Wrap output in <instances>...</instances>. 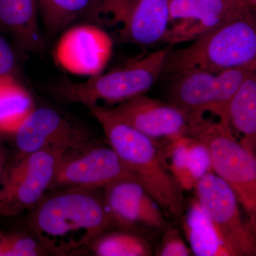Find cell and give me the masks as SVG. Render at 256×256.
Masks as SVG:
<instances>
[{
    "mask_svg": "<svg viewBox=\"0 0 256 256\" xmlns=\"http://www.w3.org/2000/svg\"><path fill=\"white\" fill-rule=\"evenodd\" d=\"M62 33L54 50V58L60 68L89 78L102 73L114 50L107 32L90 22L72 25Z\"/></svg>",
    "mask_w": 256,
    "mask_h": 256,
    "instance_id": "10",
    "label": "cell"
},
{
    "mask_svg": "<svg viewBox=\"0 0 256 256\" xmlns=\"http://www.w3.org/2000/svg\"><path fill=\"white\" fill-rule=\"evenodd\" d=\"M37 0H0V32L24 52L40 53L46 48Z\"/></svg>",
    "mask_w": 256,
    "mask_h": 256,
    "instance_id": "16",
    "label": "cell"
},
{
    "mask_svg": "<svg viewBox=\"0 0 256 256\" xmlns=\"http://www.w3.org/2000/svg\"><path fill=\"white\" fill-rule=\"evenodd\" d=\"M35 108L31 92L15 75L0 76V137L12 136Z\"/></svg>",
    "mask_w": 256,
    "mask_h": 256,
    "instance_id": "19",
    "label": "cell"
},
{
    "mask_svg": "<svg viewBox=\"0 0 256 256\" xmlns=\"http://www.w3.org/2000/svg\"><path fill=\"white\" fill-rule=\"evenodd\" d=\"M108 108L120 120L154 140L170 142L191 136V116L171 102L144 94Z\"/></svg>",
    "mask_w": 256,
    "mask_h": 256,
    "instance_id": "12",
    "label": "cell"
},
{
    "mask_svg": "<svg viewBox=\"0 0 256 256\" xmlns=\"http://www.w3.org/2000/svg\"><path fill=\"white\" fill-rule=\"evenodd\" d=\"M248 2L249 4L250 5L252 9L256 11V0H248Z\"/></svg>",
    "mask_w": 256,
    "mask_h": 256,
    "instance_id": "27",
    "label": "cell"
},
{
    "mask_svg": "<svg viewBox=\"0 0 256 256\" xmlns=\"http://www.w3.org/2000/svg\"><path fill=\"white\" fill-rule=\"evenodd\" d=\"M12 137L18 156L50 146L74 144L89 138L88 133L78 124L50 107L35 108Z\"/></svg>",
    "mask_w": 256,
    "mask_h": 256,
    "instance_id": "15",
    "label": "cell"
},
{
    "mask_svg": "<svg viewBox=\"0 0 256 256\" xmlns=\"http://www.w3.org/2000/svg\"><path fill=\"white\" fill-rule=\"evenodd\" d=\"M104 130L108 142L132 170L160 208L176 220L183 215L181 188L166 168L158 141L124 124L106 107L88 108Z\"/></svg>",
    "mask_w": 256,
    "mask_h": 256,
    "instance_id": "2",
    "label": "cell"
},
{
    "mask_svg": "<svg viewBox=\"0 0 256 256\" xmlns=\"http://www.w3.org/2000/svg\"><path fill=\"white\" fill-rule=\"evenodd\" d=\"M0 245L1 256H36L52 254L36 236H28L20 234L0 235Z\"/></svg>",
    "mask_w": 256,
    "mask_h": 256,
    "instance_id": "23",
    "label": "cell"
},
{
    "mask_svg": "<svg viewBox=\"0 0 256 256\" xmlns=\"http://www.w3.org/2000/svg\"><path fill=\"white\" fill-rule=\"evenodd\" d=\"M254 74L244 82L230 102L228 122L230 128L233 127L242 136L239 141L256 154V85Z\"/></svg>",
    "mask_w": 256,
    "mask_h": 256,
    "instance_id": "20",
    "label": "cell"
},
{
    "mask_svg": "<svg viewBox=\"0 0 256 256\" xmlns=\"http://www.w3.org/2000/svg\"><path fill=\"white\" fill-rule=\"evenodd\" d=\"M74 144H60L18 156L2 180L0 216H16L36 206L50 191L62 154Z\"/></svg>",
    "mask_w": 256,
    "mask_h": 256,
    "instance_id": "7",
    "label": "cell"
},
{
    "mask_svg": "<svg viewBox=\"0 0 256 256\" xmlns=\"http://www.w3.org/2000/svg\"><path fill=\"white\" fill-rule=\"evenodd\" d=\"M183 229L193 255L234 256L196 198L184 216Z\"/></svg>",
    "mask_w": 256,
    "mask_h": 256,
    "instance_id": "18",
    "label": "cell"
},
{
    "mask_svg": "<svg viewBox=\"0 0 256 256\" xmlns=\"http://www.w3.org/2000/svg\"><path fill=\"white\" fill-rule=\"evenodd\" d=\"M94 0H37L38 12L46 33L55 36L85 16Z\"/></svg>",
    "mask_w": 256,
    "mask_h": 256,
    "instance_id": "21",
    "label": "cell"
},
{
    "mask_svg": "<svg viewBox=\"0 0 256 256\" xmlns=\"http://www.w3.org/2000/svg\"><path fill=\"white\" fill-rule=\"evenodd\" d=\"M248 0H170V26L164 42H193L250 8Z\"/></svg>",
    "mask_w": 256,
    "mask_h": 256,
    "instance_id": "11",
    "label": "cell"
},
{
    "mask_svg": "<svg viewBox=\"0 0 256 256\" xmlns=\"http://www.w3.org/2000/svg\"><path fill=\"white\" fill-rule=\"evenodd\" d=\"M3 168H4V154L0 149V183L3 178Z\"/></svg>",
    "mask_w": 256,
    "mask_h": 256,
    "instance_id": "26",
    "label": "cell"
},
{
    "mask_svg": "<svg viewBox=\"0 0 256 256\" xmlns=\"http://www.w3.org/2000/svg\"><path fill=\"white\" fill-rule=\"evenodd\" d=\"M196 200L212 220L234 256H256V233L242 218L239 202L228 184L214 172L194 188Z\"/></svg>",
    "mask_w": 256,
    "mask_h": 256,
    "instance_id": "9",
    "label": "cell"
},
{
    "mask_svg": "<svg viewBox=\"0 0 256 256\" xmlns=\"http://www.w3.org/2000/svg\"><path fill=\"white\" fill-rule=\"evenodd\" d=\"M98 256H150V245L139 236L129 232L102 234L88 244Z\"/></svg>",
    "mask_w": 256,
    "mask_h": 256,
    "instance_id": "22",
    "label": "cell"
},
{
    "mask_svg": "<svg viewBox=\"0 0 256 256\" xmlns=\"http://www.w3.org/2000/svg\"><path fill=\"white\" fill-rule=\"evenodd\" d=\"M163 238L156 250V256H190L192 250L174 228L165 229Z\"/></svg>",
    "mask_w": 256,
    "mask_h": 256,
    "instance_id": "24",
    "label": "cell"
},
{
    "mask_svg": "<svg viewBox=\"0 0 256 256\" xmlns=\"http://www.w3.org/2000/svg\"><path fill=\"white\" fill-rule=\"evenodd\" d=\"M104 196L116 224L129 228L139 226L168 228L159 204L136 178H121L109 184L104 188Z\"/></svg>",
    "mask_w": 256,
    "mask_h": 256,
    "instance_id": "14",
    "label": "cell"
},
{
    "mask_svg": "<svg viewBox=\"0 0 256 256\" xmlns=\"http://www.w3.org/2000/svg\"><path fill=\"white\" fill-rule=\"evenodd\" d=\"M124 178L137 180L110 144L100 146L88 138L64 152L50 191L70 188H104Z\"/></svg>",
    "mask_w": 256,
    "mask_h": 256,
    "instance_id": "8",
    "label": "cell"
},
{
    "mask_svg": "<svg viewBox=\"0 0 256 256\" xmlns=\"http://www.w3.org/2000/svg\"><path fill=\"white\" fill-rule=\"evenodd\" d=\"M108 14L120 24L124 41L150 46L164 42L170 26V0H111Z\"/></svg>",
    "mask_w": 256,
    "mask_h": 256,
    "instance_id": "13",
    "label": "cell"
},
{
    "mask_svg": "<svg viewBox=\"0 0 256 256\" xmlns=\"http://www.w3.org/2000/svg\"><path fill=\"white\" fill-rule=\"evenodd\" d=\"M0 256H1V245H0Z\"/></svg>",
    "mask_w": 256,
    "mask_h": 256,
    "instance_id": "29",
    "label": "cell"
},
{
    "mask_svg": "<svg viewBox=\"0 0 256 256\" xmlns=\"http://www.w3.org/2000/svg\"><path fill=\"white\" fill-rule=\"evenodd\" d=\"M18 66L16 52L0 32V76L15 75Z\"/></svg>",
    "mask_w": 256,
    "mask_h": 256,
    "instance_id": "25",
    "label": "cell"
},
{
    "mask_svg": "<svg viewBox=\"0 0 256 256\" xmlns=\"http://www.w3.org/2000/svg\"><path fill=\"white\" fill-rule=\"evenodd\" d=\"M114 224L104 188L52 190L32 208L30 218L34 235L55 255L88 245Z\"/></svg>",
    "mask_w": 256,
    "mask_h": 256,
    "instance_id": "1",
    "label": "cell"
},
{
    "mask_svg": "<svg viewBox=\"0 0 256 256\" xmlns=\"http://www.w3.org/2000/svg\"><path fill=\"white\" fill-rule=\"evenodd\" d=\"M168 54V48L156 50L84 82L63 80L52 86V92L60 100L88 108L101 102L118 105L144 95L152 87L163 73Z\"/></svg>",
    "mask_w": 256,
    "mask_h": 256,
    "instance_id": "4",
    "label": "cell"
},
{
    "mask_svg": "<svg viewBox=\"0 0 256 256\" xmlns=\"http://www.w3.org/2000/svg\"><path fill=\"white\" fill-rule=\"evenodd\" d=\"M193 137L210 148L214 172L232 188L256 233V154L236 139L230 124L220 120L203 118Z\"/></svg>",
    "mask_w": 256,
    "mask_h": 256,
    "instance_id": "5",
    "label": "cell"
},
{
    "mask_svg": "<svg viewBox=\"0 0 256 256\" xmlns=\"http://www.w3.org/2000/svg\"><path fill=\"white\" fill-rule=\"evenodd\" d=\"M254 80H255L256 85V70L255 72V74H254Z\"/></svg>",
    "mask_w": 256,
    "mask_h": 256,
    "instance_id": "28",
    "label": "cell"
},
{
    "mask_svg": "<svg viewBox=\"0 0 256 256\" xmlns=\"http://www.w3.org/2000/svg\"><path fill=\"white\" fill-rule=\"evenodd\" d=\"M166 166L183 191L194 190L205 175L214 172L210 148L198 138L186 136L170 142L166 149Z\"/></svg>",
    "mask_w": 256,
    "mask_h": 256,
    "instance_id": "17",
    "label": "cell"
},
{
    "mask_svg": "<svg viewBox=\"0 0 256 256\" xmlns=\"http://www.w3.org/2000/svg\"><path fill=\"white\" fill-rule=\"evenodd\" d=\"M174 76L170 102L192 117H203L210 112L220 122L229 124V106L246 78L242 70L232 68L214 74L192 69Z\"/></svg>",
    "mask_w": 256,
    "mask_h": 256,
    "instance_id": "6",
    "label": "cell"
},
{
    "mask_svg": "<svg viewBox=\"0 0 256 256\" xmlns=\"http://www.w3.org/2000/svg\"><path fill=\"white\" fill-rule=\"evenodd\" d=\"M235 68L256 70V11L252 6L188 46L169 52L163 73L200 69L217 74Z\"/></svg>",
    "mask_w": 256,
    "mask_h": 256,
    "instance_id": "3",
    "label": "cell"
}]
</instances>
